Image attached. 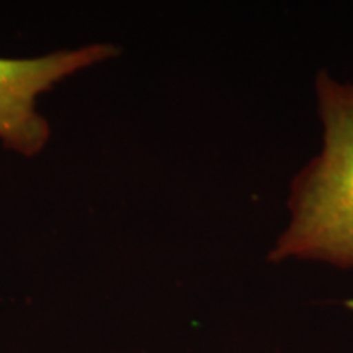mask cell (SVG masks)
I'll use <instances>...</instances> for the list:
<instances>
[{
    "instance_id": "1",
    "label": "cell",
    "mask_w": 353,
    "mask_h": 353,
    "mask_svg": "<svg viewBox=\"0 0 353 353\" xmlns=\"http://www.w3.org/2000/svg\"><path fill=\"white\" fill-rule=\"evenodd\" d=\"M322 149L291 183L288 228L268 254L272 262L317 260L353 267V83L322 70L316 77Z\"/></svg>"
},
{
    "instance_id": "2",
    "label": "cell",
    "mask_w": 353,
    "mask_h": 353,
    "mask_svg": "<svg viewBox=\"0 0 353 353\" xmlns=\"http://www.w3.org/2000/svg\"><path fill=\"white\" fill-rule=\"evenodd\" d=\"M120 56L113 43H90L33 57L0 56V144L23 157H37L50 144L52 130L38 99L81 70Z\"/></svg>"
}]
</instances>
